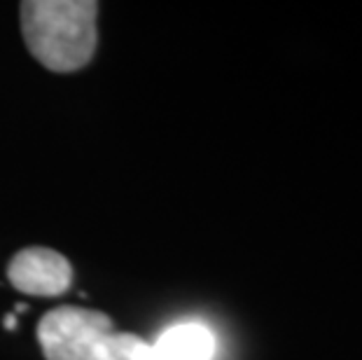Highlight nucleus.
Segmentation results:
<instances>
[{
	"label": "nucleus",
	"mask_w": 362,
	"mask_h": 360,
	"mask_svg": "<svg viewBox=\"0 0 362 360\" xmlns=\"http://www.w3.org/2000/svg\"><path fill=\"white\" fill-rule=\"evenodd\" d=\"M215 337L202 323H180L152 344V360H211Z\"/></svg>",
	"instance_id": "nucleus-4"
},
{
	"label": "nucleus",
	"mask_w": 362,
	"mask_h": 360,
	"mask_svg": "<svg viewBox=\"0 0 362 360\" xmlns=\"http://www.w3.org/2000/svg\"><path fill=\"white\" fill-rule=\"evenodd\" d=\"M5 327H7V330H14V327H17V318H14V313L5 316Z\"/></svg>",
	"instance_id": "nucleus-6"
},
{
	"label": "nucleus",
	"mask_w": 362,
	"mask_h": 360,
	"mask_svg": "<svg viewBox=\"0 0 362 360\" xmlns=\"http://www.w3.org/2000/svg\"><path fill=\"white\" fill-rule=\"evenodd\" d=\"M110 332V316L84 306H57L37 323V342L47 360H91L96 344Z\"/></svg>",
	"instance_id": "nucleus-2"
},
{
	"label": "nucleus",
	"mask_w": 362,
	"mask_h": 360,
	"mask_svg": "<svg viewBox=\"0 0 362 360\" xmlns=\"http://www.w3.org/2000/svg\"><path fill=\"white\" fill-rule=\"evenodd\" d=\"M94 0H26L21 3V33L37 64L52 73L80 71L96 52Z\"/></svg>",
	"instance_id": "nucleus-1"
},
{
	"label": "nucleus",
	"mask_w": 362,
	"mask_h": 360,
	"mask_svg": "<svg viewBox=\"0 0 362 360\" xmlns=\"http://www.w3.org/2000/svg\"><path fill=\"white\" fill-rule=\"evenodd\" d=\"M7 279L24 295L57 297L73 286V267L61 252L35 246L19 250L10 260Z\"/></svg>",
	"instance_id": "nucleus-3"
},
{
	"label": "nucleus",
	"mask_w": 362,
	"mask_h": 360,
	"mask_svg": "<svg viewBox=\"0 0 362 360\" xmlns=\"http://www.w3.org/2000/svg\"><path fill=\"white\" fill-rule=\"evenodd\" d=\"M91 360H152V344L131 332H110L96 344Z\"/></svg>",
	"instance_id": "nucleus-5"
}]
</instances>
